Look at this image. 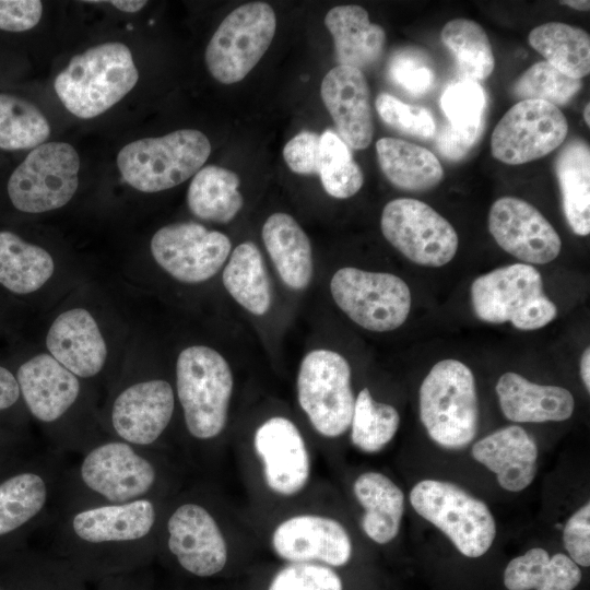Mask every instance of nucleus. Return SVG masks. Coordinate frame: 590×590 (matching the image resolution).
I'll use <instances>...</instances> for the list:
<instances>
[{
	"label": "nucleus",
	"instance_id": "bb28decb",
	"mask_svg": "<svg viewBox=\"0 0 590 590\" xmlns=\"http://www.w3.org/2000/svg\"><path fill=\"white\" fill-rule=\"evenodd\" d=\"M324 25L333 38L339 66L363 72L382 57L386 45L385 30L370 22L368 12L363 7H334L327 13Z\"/></svg>",
	"mask_w": 590,
	"mask_h": 590
},
{
	"label": "nucleus",
	"instance_id": "9d476101",
	"mask_svg": "<svg viewBox=\"0 0 590 590\" xmlns=\"http://www.w3.org/2000/svg\"><path fill=\"white\" fill-rule=\"evenodd\" d=\"M410 503L467 557L484 555L496 536V522L485 503L460 486L423 480L410 492Z\"/></svg>",
	"mask_w": 590,
	"mask_h": 590
},
{
	"label": "nucleus",
	"instance_id": "cd10ccee",
	"mask_svg": "<svg viewBox=\"0 0 590 590\" xmlns=\"http://www.w3.org/2000/svg\"><path fill=\"white\" fill-rule=\"evenodd\" d=\"M0 583L8 590H87L69 564L31 544L0 564Z\"/></svg>",
	"mask_w": 590,
	"mask_h": 590
},
{
	"label": "nucleus",
	"instance_id": "ddd939ff",
	"mask_svg": "<svg viewBox=\"0 0 590 590\" xmlns=\"http://www.w3.org/2000/svg\"><path fill=\"white\" fill-rule=\"evenodd\" d=\"M275 30V13L266 2H249L232 11L205 49L212 76L223 84L241 81L268 50Z\"/></svg>",
	"mask_w": 590,
	"mask_h": 590
},
{
	"label": "nucleus",
	"instance_id": "0eeeda50",
	"mask_svg": "<svg viewBox=\"0 0 590 590\" xmlns=\"http://www.w3.org/2000/svg\"><path fill=\"white\" fill-rule=\"evenodd\" d=\"M476 317L488 323L510 322L536 330L555 319L556 305L545 295L541 273L531 264L514 263L477 276L470 287Z\"/></svg>",
	"mask_w": 590,
	"mask_h": 590
},
{
	"label": "nucleus",
	"instance_id": "6e6552de",
	"mask_svg": "<svg viewBox=\"0 0 590 590\" xmlns=\"http://www.w3.org/2000/svg\"><path fill=\"white\" fill-rule=\"evenodd\" d=\"M210 153L211 144L204 133L180 129L125 145L118 153L117 165L122 179L132 188L158 192L194 176Z\"/></svg>",
	"mask_w": 590,
	"mask_h": 590
},
{
	"label": "nucleus",
	"instance_id": "603ef678",
	"mask_svg": "<svg viewBox=\"0 0 590 590\" xmlns=\"http://www.w3.org/2000/svg\"><path fill=\"white\" fill-rule=\"evenodd\" d=\"M148 567L104 578L96 590H153Z\"/></svg>",
	"mask_w": 590,
	"mask_h": 590
},
{
	"label": "nucleus",
	"instance_id": "aec40b11",
	"mask_svg": "<svg viewBox=\"0 0 590 590\" xmlns=\"http://www.w3.org/2000/svg\"><path fill=\"white\" fill-rule=\"evenodd\" d=\"M487 225L497 245L527 264L548 263L560 252L562 240L556 229L522 199H497L489 209Z\"/></svg>",
	"mask_w": 590,
	"mask_h": 590
},
{
	"label": "nucleus",
	"instance_id": "2eb2a0df",
	"mask_svg": "<svg viewBox=\"0 0 590 590\" xmlns=\"http://www.w3.org/2000/svg\"><path fill=\"white\" fill-rule=\"evenodd\" d=\"M330 291L339 308L369 331H392L402 326L410 314V288L391 273L342 268L333 274Z\"/></svg>",
	"mask_w": 590,
	"mask_h": 590
},
{
	"label": "nucleus",
	"instance_id": "e433bc0d",
	"mask_svg": "<svg viewBox=\"0 0 590 590\" xmlns=\"http://www.w3.org/2000/svg\"><path fill=\"white\" fill-rule=\"evenodd\" d=\"M222 279L226 291L245 309L256 316L269 310L270 282L262 256L253 243H241L233 250Z\"/></svg>",
	"mask_w": 590,
	"mask_h": 590
},
{
	"label": "nucleus",
	"instance_id": "6e6d98bb",
	"mask_svg": "<svg viewBox=\"0 0 590 590\" xmlns=\"http://www.w3.org/2000/svg\"><path fill=\"white\" fill-rule=\"evenodd\" d=\"M109 4L114 5L120 11L128 12V13H134L140 11L145 4L146 1H138V0H113L108 1Z\"/></svg>",
	"mask_w": 590,
	"mask_h": 590
},
{
	"label": "nucleus",
	"instance_id": "4468645a",
	"mask_svg": "<svg viewBox=\"0 0 590 590\" xmlns=\"http://www.w3.org/2000/svg\"><path fill=\"white\" fill-rule=\"evenodd\" d=\"M80 157L64 142L43 143L13 170L8 196L24 213H44L66 205L79 186Z\"/></svg>",
	"mask_w": 590,
	"mask_h": 590
},
{
	"label": "nucleus",
	"instance_id": "5701e85b",
	"mask_svg": "<svg viewBox=\"0 0 590 590\" xmlns=\"http://www.w3.org/2000/svg\"><path fill=\"white\" fill-rule=\"evenodd\" d=\"M320 95L339 137L349 148H368L374 135V120L364 73L355 68L335 66L324 75Z\"/></svg>",
	"mask_w": 590,
	"mask_h": 590
},
{
	"label": "nucleus",
	"instance_id": "8fccbe9b",
	"mask_svg": "<svg viewBox=\"0 0 590 590\" xmlns=\"http://www.w3.org/2000/svg\"><path fill=\"white\" fill-rule=\"evenodd\" d=\"M43 4L38 0H0V30L24 32L37 25Z\"/></svg>",
	"mask_w": 590,
	"mask_h": 590
},
{
	"label": "nucleus",
	"instance_id": "5fc2aeb1",
	"mask_svg": "<svg viewBox=\"0 0 590 590\" xmlns=\"http://www.w3.org/2000/svg\"><path fill=\"white\" fill-rule=\"evenodd\" d=\"M31 450L30 441L20 430L0 424V468Z\"/></svg>",
	"mask_w": 590,
	"mask_h": 590
},
{
	"label": "nucleus",
	"instance_id": "7c9ffc66",
	"mask_svg": "<svg viewBox=\"0 0 590 590\" xmlns=\"http://www.w3.org/2000/svg\"><path fill=\"white\" fill-rule=\"evenodd\" d=\"M354 495L363 506L362 528L378 544L391 542L400 530L404 510L402 491L379 472L361 474L353 485Z\"/></svg>",
	"mask_w": 590,
	"mask_h": 590
},
{
	"label": "nucleus",
	"instance_id": "9b49d317",
	"mask_svg": "<svg viewBox=\"0 0 590 590\" xmlns=\"http://www.w3.org/2000/svg\"><path fill=\"white\" fill-rule=\"evenodd\" d=\"M165 553L184 573L209 578L227 563V544L219 522L203 504L186 499L161 516L156 553Z\"/></svg>",
	"mask_w": 590,
	"mask_h": 590
},
{
	"label": "nucleus",
	"instance_id": "4c0bfd02",
	"mask_svg": "<svg viewBox=\"0 0 590 590\" xmlns=\"http://www.w3.org/2000/svg\"><path fill=\"white\" fill-rule=\"evenodd\" d=\"M440 38L452 52L467 80H485L494 71L492 45L477 22L468 19L451 20L444 25Z\"/></svg>",
	"mask_w": 590,
	"mask_h": 590
},
{
	"label": "nucleus",
	"instance_id": "a19ab883",
	"mask_svg": "<svg viewBox=\"0 0 590 590\" xmlns=\"http://www.w3.org/2000/svg\"><path fill=\"white\" fill-rule=\"evenodd\" d=\"M319 176L327 193L337 199L353 197L364 184L349 145L331 129L320 134Z\"/></svg>",
	"mask_w": 590,
	"mask_h": 590
},
{
	"label": "nucleus",
	"instance_id": "79ce46f5",
	"mask_svg": "<svg viewBox=\"0 0 590 590\" xmlns=\"http://www.w3.org/2000/svg\"><path fill=\"white\" fill-rule=\"evenodd\" d=\"M581 87L580 79L567 76L546 61H540L528 68L515 81L511 92L520 101H543L559 108L566 105Z\"/></svg>",
	"mask_w": 590,
	"mask_h": 590
},
{
	"label": "nucleus",
	"instance_id": "4be33fe9",
	"mask_svg": "<svg viewBox=\"0 0 590 590\" xmlns=\"http://www.w3.org/2000/svg\"><path fill=\"white\" fill-rule=\"evenodd\" d=\"M275 553L292 563H322L344 566L352 556L347 531L337 520L322 516L299 515L281 522L272 534Z\"/></svg>",
	"mask_w": 590,
	"mask_h": 590
},
{
	"label": "nucleus",
	"instance_id": "c9c22d12",
	"mask_svg": "<svg viewBox=\"0 0 590 590\" xmlns=\"http://www.w3.org/2000/svg\"><path fill=\"white\" fill-rule=\"evenodd\" d=\"M530 46L567 76L580 79L590 72V36L582 28L547 22L533 28Z\"/></svg>",
	"mask_w": 590,
	"mask_h": 590
},
{
	"label": "nucleus",
	"instance_id": "f03ea898",
	"mask_svg": "<svg viewBox=\"0 0 590 590\" xmlns=\"http://www.w3.org/2000/svg\"><path fill=\"white\" fill-rule=\"evenodd\" d=\"M165 483L154 448L106 436L68 462L56 510L163 498Z\"/></svg>",
	"mask_w": 590,
	"mask_h": 590
},
{
	"label": "nucleus",
	"instance_id": "13d9d810",
	"mask_svg": "<svg viewBox=\"0 0 590 590\" xmlns=\"http://www.w3.org/2000/svg\"><path fill=\"white\" fill-rule=\"evenodd\" d=\"M560 4H565L571 9L578 10V11H589L590 10V2L587 0H567V1H560Z\"/></svg>",
	"mask_w": 590,
	"mask_h": 590
},
{
	"label": "nucleus",
	"instance_id": "4d7b16f0",
	"mask_svg": "<svg viewBox=\"0 0 590 590\" xmlns=\"http://www.w3.org/2000/svg\"><path fill=\"white\" fill-rule=\"evenodd\" d=\"M580 376L587 391L589 392L590 391V347H587L581 355Z\"/></svg>",
	"mask_w": 590,
	"mask_h": 590
},
{
	"label": "nucleus",
	"instance_id": "39448f33",
	"mask_svg": "<svg viewBox=\"0 0 590 590\" xmlns=\"http://www.w3.org/2000/svg\"><path fill=\"white\" fill-rule=\"evenodd\" d=\"M420 418L440 447L459 450L474 439L479 428V400L472 370L448 358L428 371L418 392Z\"/></svg>",
	"mask_w": 590,
	"mask_h": 590
},
{
	"label": "nucleus",
	"instance_id": "052dcab7",
	"mask_svg": "<svg viewBox=\"0 0 590 590\" xmlns=\"http://www.w3.org/2000/svg\"><path fill=\"white\" fill-rule=\"evenodd\" d=\"M0 590H8V589L0 583Z\"/></svg>",
	"mask_w": 590,
	"mask_h": 590
},
{
	"label": "nucleus",
	"instance_id": "de8ad7c7",
	"mask_svg": "<svg viewBox=\"0 0 590 590\" xmlns=\"http://www.w3.org/2000/svg\"><path fill=\"white\" fill-rule=\"evenodd\" d=\"M283 157L296 174H319L320 134L307 130L297 133L285 144Z\"/></svg>",
	"mask_w": 590,
	"mask_h": 590
},
{
	"label": "nucleus",
	"instance_id": "bf43d9fd",
	"mask_svg": "<svg viewBox=\"0 0 590 590\" xmlns=\"http://www.w3.org/2000/svg\"><path fill=\"white\" fill-rule=\"evenodd\" d=\"M583 120L587 126L590 125V103H587L583 109Z\"/></svg>",
	"mask_w": 590,
	"mask_h": 590
},
{
	"label": "nucleus",
	"instance_id": "3c124183",
	"mask_svg": "<svg viewBox=\"0 0 590 590\" xmlns=\"http://www.w3.org/2000/svg\"><path fill=\"white\" fill-rule=\"evenodd\" d=\"M477 134L462 132L451 125L442 126L436 135V149L450 161H460L471 150Z\"/></svg>",
	"mask_w": 590,
	"mask_h": 590
},
{
	"label": "nucleus",
	"instance_id": "f8f14e48",
	"mask_svg": "<svg viewBox=\"0 0 590 590\" xmlns=\"http://www.w3.org/2000/svg\"><path fill=\"white\" fill-rule=\"evenodd\" d=\"M297 397L320 435L334 438L344 434L351 425L355 403L347 361L330 350L309 352L299 367Z\"/></svg>",
	"mask_w": 590,
	"mask_h": 590
},
{
	"label": "nucleus",
	"instance_id": "a211bd4d",
	"mask_svg": "<svg viewBox=\"0 0 590 590\" xmlns=\"http://www.w3.org/2000/svg\"><path fill=\"white\" fill-rule=\"evenodd\" d=\"M175 400L174 389L165 379L130 382L110 401L106 415L107 435L155 449L172 423Z\"/></svg>",
	"mask_w": 590,
	"mask_h": 590
},
{
	"label": "nucleus",
	"instance_id": "a878e982",
	"mask_svg": "<svg viewBox=\"0 0 590 590\" xmlns=\"http://www.w3.org/2000/svg\"><path fill=\"white\" fill-rule=\"evenodd\" d=\"M495 390L503 414L516 423L562 422L575 410L569 390L538 385L514 371L503 374Z\"/></svg>",
	"mask_w": 590,
	"mask_h": 590
},
{
	"label": "nucleus",
	"instance_id": "6ab92c4d",
	"mask_svg": "<svg viewBox=\"0 0 590 590\" xmlns=\"http://www.w3.org/2000/svg\"><path fill=\"white\" fill-rule=\"evenodd\" d=\"M231 248L225 234L193 222L163 226L151 239L156 263L184 283L211 279L226 261Z\"/></svg>",
	"mask_w": 590,
	"mask_h": 590
},
{
	"label": "nucleus",
	"instance_id": "f257e3e1",
	"mask_svg": "<svg viewBox=\"0 0 590 590\" xmlns=\"http://www.w3.org/2000/svg\"><path fill=\"white\" fill-rule=\"evenodd\" d=\"M162 498L59 509L36 534L87 583L148 567L156 555Z\"/></svg>",
	"mask_w": 590,
	"mask_h": 590
},
{
	"label": "nucleus",
	"instance_id": "423d86ee",
	"mask_svg": "<svg viewBox=\"0 0 590 590\" xmlns=\"http://www.w3.org/2000/svg\"><path fill=\"white\" fill-rule=\"evenodd\" d=\"M232 392V370L219 352L205 345L180 352L176 363V394L189 437L204 442L223 432Z\"/></svg>",
	"mask_w": 590,
	"mask_h": 590
},
{
	"label": "nucleus",
	"instance_id": "c756f323",
	"mask_svg": "<svg viewBox=\"0 0 590 590\" xmlns=\"http://www.w3.org/2000/svg\"><path fill=\"white\" fill-rule=\"evenodd\" d=\"M376 153L384 175L401 190L427 191L444 179V168L436 155L421 145L381 138L376 142Z\"/></svg>",
	"mask_w": 590,
	"mask_h": 590
},
{
	"label": "nucleus",
	"instance_id": "393cba45",
	"mask_svg": "<svg viewBox=\"0 0 590 590\" xmlns=\"http://www.w3.org/2000/svg\"><path fill=\"white\" fill-rule=\"evenodd\" d=\"M472 457L495 473L499 485L509 492L527 488L536 473L538 446L518 425L499 428L476 441Z\"/></svg>",
	"mask_w": 590,
	"mask_h": 590
},
{
	"label": "nucleus",
	"instance_id": "412c9836",
	"mask_svg": "<svg viewBox=\"0 0 590 590\" xmlns=\"http://www.w3.org/2000/svg\"><path fill=\"white\" fill-rule=\"evenodd\" d=\"M256 453L263 464L267 486L275 494L292 496L300 492L310 475V460L297 426L286 417L263 422L253 436Z\"/></svg>",
	"mask_w": 590,
	"mask_h": 590
},
{
	"label": "nucleus",
	"instance_id": "1a4fd4ad",
	"mask_svg": "<svg viewBox=\"0 0 590 590\" xmlns=\"http://www.w3.org/2000/svg\"><path fill=\"white\" fill-rule=\"evenodd\" d=\"M14 375L24 409L48 432V448L68 457L76 456L67 421L82 400L81 379L44 353L22 363Z\"/></svg>",
	"mask_w": 590,
	"mask_h": 590
},
{
	"label": "nucleus",
	"instance_id": "7ed1b4c3",
	"mask_svg": "<svg viewBox=\"0 0 590 590\" xmlns=\"http://www.w3.org/2000/svg\"><path fill=\"white\" fill-rule=\"evenodd\" d=\"M68 456L33 449L0 468V564L27 546L49 521Z\"/></svg>",
	"mask_w": 590,
	"mask_h": 590
},
{
	"label": "nucleus",
	"instance_id": "f704fd0d",
	"mask_svg": "<svg viewBox=\"0 0 590 590\" xmlns=\"http://www.w3.org/2000/svg\"><path fill=\"white\" fill-rule=\"evenodd\" d=\"M240 179L227 168L202 167L193 176L187 192L189 210L199 219L217 223L232 221L244 200L238 191Z\"/></svg>",
	"mask_w": 590,
	"mask_h": 590
},
{
	"label": "nucleus",
	"instance_id": "864d4df0",
	"mask_svg": "<svg viewBox=\"0 0 590 590\" xmlns=\"http://www.w3.org/2000/svg\"><path fill=\"white\" fill-rule=\"evenodd\" d=\"M21 406L24 408L15 375L0 365V416L14 414Z\"/></svg>",
	"mask_w": 590,
	"mask_h": 590
},
{
	"label": "nucleus",
	"instance_id": "49530a36",
	"mask_svg": "<svg viewBox=\"0 0 590 590\" xmlns=\"http://www.w3.org/2000/svg\"><path fill=\"white\" fill-rule=\"evenodd\" d=\"M268 590H343L340 576L319 563H292L280 569Z\"/></svg>",
	"mask_w": 590,
	"mask_h": 590
},
{
	"label": "nucleus",
	"instance_id": "f3484780",
	"mask_svg": "<svg viewBox=\"0 0 590 590\" xmlns=\"http://www.w3.org/2000/svg\"><path fill=\"white\" fill-rule=\"evenodd\" d=\"M567 133L568 122L558 107L543 101H519L493 130L491 152L504 164L521 165L559 148Z\"/></svg>",
	"mask_w": 590,
	"mask_h": 590
},
{
	"label": "nucleus",
	"instance_id": "a18cd8bd",
	"mask_svg": "<svg viewBox=\"0 0 590 590\" xmlns=\"http://www.w3.org/2000/svg\"><path fill=\"white\" fill-rule=\"evenodd\" d=\"M375 106L381 120L399 132L421 139L435 135L434 118L424 107L405 104L388 93H380Z\"/></svg>",
	"mask_w": 590,
	"mask_h": 590
},
{
	"label": "nucleus",
	"instance_id": "ea45409f",
	"mask_svg": "<svg viewBox=\"0 0 590 590\" xmlns=\"http://www.w3.org/2000/svg\"><path fill=\"white\" fill-rule=\"evenodd\" d=\"M400 425L398 411L389 404L377 402L364 388L355 399L351 421V440L368 453L380 451L394 437Z\"/></svg>",
	"mask_w": 590,
	"mask_h": 590
},
{
	"label": "nucleus",
	"instance_id": "72a5a7b5",
	"mask_svg": "<svg viewBox=\"0 0 590 590\" xmlns=\"http://www.w3.org/2000/svg\"><path fill=\"white\" fill-rule=\"evenodd\" d=\"M50 253L19 235L0 231V285L13 294L38 291L54 274Z\"/></svg>",
	"mask_w": 590,
	"mask_h": 590
},
{
	"label": "nucleus",
	"instance_id": "2f4dec72",
	"mask_svg": "<svg viewBox=\"0 0 590 590\" xmlns=\"http://www.w3.org/2000/svg\"><path fill=\"white\" fill-rule=\"evenodd\" d=\"M563 211L578 236L590 233V150L581 139L567 143L555 160Z\"/></svg>",
	"mask_w": 590,
	"mask_h": 590
},
{
	"label": "nucleus",
	"instance_id": "c85d7f7f",
	"mask_svg": "<svg viewBox=\"0 0 590 590\" xmlns=\"http://www.w3.org/2000/svg\"><path fill=\"white\" fill-rule=\"evenodd\" d=\"M262 239L282 281L304 290L312 276V252L308 236L287 213H273L262 226Z\"/></svg>",
	"mask_w": 590,
	"mask_h": 590
},
{
	"label": "nucleus",
	"instance_id": "37998d69",
	"mask_svg": "<svg viewBox=\"0 0 590 590\" xmlns=\"http://www.w3.org/2000/svg\"><path fill=\"white\" fill-rule=\"evenodd\" d=\"M440 106L453 128L479 135L486 97L477 82L465 79L450 84L441 95Z\"/></svg>",
	"mask_w": 590,
	"mask_h": 590
},
{
	"label": "nucleus",
	"instance_id": "b1692460",
	"mask_svg": "<svg viewBox=\"0 0 590 590\" xmlns=\"http://www.w3.org/2000/svg\"><path fill=\"white\" fill-rule=\"evenodd\" d=\"M46 345L50 355L80 379L98 376L106 364V342L84 308L61 312L47 332Z\"/></svg>",
	"mask_w": 590,
	"mask_h": 590
},
{
	"label": "nucleus",
	"instance_id": "20e7f679",
	"mask_svg": "<svg viewBox=\"0 0 590 590\" xmlns=\"http://www.w3.org/2000/svg\"><path fill=\"white\" fill-rule=\"evenodd\" d=\"M139 72L130 49L109 42L73 56L55 80L57 96L74 116L94 118L118 103L137 84Z\"/></svg>",
	"mask_w": 590,
	"mask_h": 590
},
{
	"label": "nucleus",
	"instance_id": "c03bdc74",
	"mask_svg": "<svg viewBox=\"0 0 590 590\" xmlns=\"http://www.w3.org/2000/svg\"><path fill=\"white\" fill-rule=\"evenodd\" d=\"M389 80L413 96H421L430 88L435 74L428 57L415 48L397 50L387 67Z\"/></svg>",
	"mask_w": 590,
	"mask_h": 590
},
{
	"label": "nucleus",
	"instance_id": "09e8293b",
	"mask_svg": "<svg viewBox=\"0 0 590 590\" xmlns=\"http://www.w3.org/2000/svg\"><path fill=\"white\" fill-rule=\"evenodd\" d=\"M563 542L569 557L583 567L590 565V504L587 502L566 522Z\"/></svg>",
	"mask_w": 590,
	"mask_h": 590
},
{
	"label": "nucleus",
	"instance_id": "473e14b6",
	"mask_svg": "<svg viewBox=\"0 0 590 590\" xmlns=\"http://www.w3.org/2000/svg\"><path fill=\"white\" fill-rule=\"evenodd\" d=\"M579 566L567 555L550 556L535 547L512 558L504 571L508 590H574L581 581Z\"/></svg>",
	"mask_w": 590,
	"mask_h": 590
},
{
	"label": "nucleus",
	"instance_id": "dca6fc26",
	"mask_svg": "<svg viewBox=\"0 0 590 590\" xmlns=\"http://www.w3.org/2000/svg\"><path fill=\"white\" fill-rule=\"evenodd\" d=\"M380 227L385 238L416 264L442 267L457 253L459 239L453 226L421 200L399 198L388 202Z\"/></svg>",
	"mask_w": 590,
	"mask_h": 590
},
{
	"label": "nucleus",
	"instance_id": "58836bf2",
	"mask_svg": "<svg viewBox=\"0 0 590 590\" xmlns=\"http://www.w3.org/2000/svg\"><path fill=\"white\" fill-rule=\"evenodd\" d=\"M50 134L44 114L31 102L0 93V149H35Z\"/></svg>",
	"mask_w": 590,
	"mask_h": 590
}]
</instances>
